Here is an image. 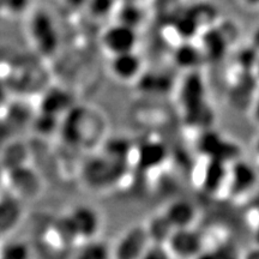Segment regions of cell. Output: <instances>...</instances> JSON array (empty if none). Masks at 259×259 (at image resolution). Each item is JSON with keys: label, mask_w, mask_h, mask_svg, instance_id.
Wrapping results in <instances>:
<instances>
[{"label": "cell", "mask_w": 259, "mask_h": 259, "mask_svg": "<svg viewBox=\"0 0 259 259\" xmlns=\"http://www.w3.org/2000/svg\"><path fill=\"white\" fill-rule=\"evenodd\" d=\"M180 106L186 121L204 127L211 122L213 113L206 101V88L198 71L189 72L180 87Z\"/></svg>", "instance_id": "obj_1"}, {"label": "cell", "mask_w": 259, "mask_h": 259, "mask_svg": "<svg viewBox=\"0 0 259 259\" xmlns=\"http://www.w3.org/2000/svg\"><path fill=\"white\" fill-rule=\"evenodd\" d=\"M64 216L77 242L80 244L99 238L103 221L101 212L94 205L84 203L76 204L64 213Z\"/></svg>", "instance_id": "obj_2"}, {"label": "cell", "mask_w": 259, "mask_h": 259, "mask_svg": "<svg viewBox=\"0 0 259 259\" xmlns=\"http://www.w3.org/2000/svg\"><path fill=\"white\" fill-rule=\"evenodd\" d=\"M125 171V162L113 160L105 154L93 157L87 162L83 178L89 187L105 190L115 185Z\"/></svg>", "instance_id": "obj_3"}, {"label": "cell", "mask_w": 259, "mask_h": 259, "mask_svg": "<svg viewBox=\"0 0 259 259\" xmlns=\"http://www.w3.org/2000/svg\"><path fill=\"white\" fill-rule=\"evenodd\" d=\"M29 34L35 47L45 56H52L59 47V32L54 19L47 11L34 12L29 23Z\"/></svg>", "instance_id": "obj_4"}, {"label": "cell", "mask_w": 259, "mask_h": 259, "mask_svg": "<svg viewBox=\"0 0 259 259\" xmlns=\"http://www.w3.org/2000/svg\"><path fill=\"white\" fill-rule=\"evenodd\" d=\"M150 245L144 225H134L125 229L112 245L113 259H141Z\"/></svg>", "instance_id": "obj_5"}, {"label": "cell", "mask_w": 259, "mask_h": 259, "mask_svg": "<svg viewBox=\"0 0 259 259\" xmlns=\"http://www.w3.org/2000/svg\"><path fill=\"white\" fill-rule=\"evenodd\" d=\"M164 246L176 259H194L205 250L203 234L194 226L174 229Z\"/></svg>", "instance_id": "obj_6"}, {"label": "cell", "mask_w": 259, "mask_h": 259, "mask_svg": "<svg viewBox=\"0 0 259 259\" xmlns=\"http://www.w3.org/2000/svg\"><path fill=\"white\" fill-rule=\"evenodd\" d=\"M139 31L120 23L109 24L101 35V45L109 56L137 51Z\"/></svg>", "instance_id": "obj_7"}, {"label": "cell", "mask_w": 259, "mask_h": 259, "mask_svg": "<svg viewBox=\"0 0 259 259\" xmlns=\"http://www.w3.org/2000/svg\"><path fill=\"white\" fill-rule=\"evenodd\" d=\"M109 72L121 83L137 82L144 73V59L137 51L112 56L109 59Z\"/></svg>", "instance_id": "obj_8"}, {"label": "cell", "mask_w": 259, "mask_h": 259, "mask_svg": "<svg viewBox=\"0 0 259 259\" xmlns=\"http://www.w3.org/2000/svg\"><path fill=\"white\" fill-rule=\"evenodd\" d=\"M198 149L200 153L208 157V160L221 161L227 164H231L236 161L235 145L212 130H208L200 136Z\"/></svg>", "instance_id": "obj_9"}, {"label": "cell", "mask_w": 259, "mask_h": 259, "mask_svg": "<svg viewBox=\"0 0 259 259\" xmlns=\"http://www.w3.org/2000/svg\"><path fill=\"white\" fill-rule=\"evenodd\" d=\"M134 156L137 166L143 170H153L161 167L168 157L164 143L157 141H147L135 148Z\"/></svg>", "instance_id": "obj_10"}, {"label": "cell", "mask_w": 259, "mask_h": 259, "mask_svg": "<svg viewBox=\"0 0 259 259\" xmlns=\"http://www.w3.org/2000/svg\"><path fill=\"white\" fill-rule=\"evenodd\" d=\"M255 180H257V173L246 162L236 160L229 164L227 186L231 193L241 196L253 187Z\"/></svg>", "instance_id": "obj_11"}, {"label": "cell", "mask_w": 259, "mask_h": 259, "mask_svg": "<svg viewBox=\"0 0 259 259\" xmlns=\"http://www.w3.org/2000/svg\"><path fill=\"white\" fill-rule=\"evenodd\" d=\"M173 229L193 227L198 216V210L192 202L186 199H177L168 204L162 211Z\"/></svg>", "instance_id": "obj_12"}, {"label": "cell", "mask_w": 259, "mask_h": 259, "mask_svg": "<svg viewBox=\"0 0 259 259\" xmlns=\"http://www.w3.org/2000/svg\"><path fill=\"white\" fill-rule=\"evenodd\" d=\"M200 48L205 59L221 60L228 50V41L223 31L218 25L213 24L200 34Z\"/></svg>", "instance_id": "obj_13"}, {"label": "cell", "mask_w": 259, "mask_h": 259, "mask_svg": "<svg viewBox=\"0 0 259 259\" xmlns=\"http://www.w3.org/2000/svg\"><path fill=\"white\" fill-rule=\"evenodd\" d=\"M173 63L181 70L196 72L197 69L205 60L200 46L194 45L192 41H181L179 46L173 52Z\"/></svg>", "instance_id": "obj_14"}, {"label": "cell", "mask_w": 259, "mask_h": 259, "mask_svg": "<svg viewBox=\"0 0 259 259\" xmlns=\"http://www.w3.org/2000/svg\"><path fill=\"white\" fill-rule=\"evenodd\" d=\"M10 183L19 194L24 197L35 196L38 192L40 180L34 170L25 167L24 163L9 169Z\"/></svg>", "instance_id": "obj_15"}, {"label": "cell", "mask_w": 259, "mask_h": 259, "mask_svg": "<svg viewBox=\"0 0 259 259\" xmlns=\"http://www.w3.org/2000/svg\"><path fill=\"white\" fill-rule=\"evenodd\" d=\"M113 16H114V22L116 23H120L139 31L147 22L148 12L144 8V4L119 2Z\"/></svg>", "instance_id": "obj_16"}, {"label": "cell", "mask_w": 259, "mask_h": 259, "mask_svg": "<svg viewBox=\"0 0 259 259\" xmlns=\"http://www.w3.org/2000/svg\"><path fill=\"white\" fill-rule=\"evenodd\" d=\"M22 204L15 196L6 194L0 198V233H8L21 221Z\"/></svg>", "instance_id": "obj_17"}, {"label": "cell", "mask_w": 259, "mask_h": 259, "mask_svg": "<svg viewBox=\"0 0 259 259\" xmlns=\"http://www.w3.org/2000/svg\"><path fill=\"white\" fill-rule=\"evenodd\" d=\"M228 168L229 164L225 162L208 160V164L204 169L202 178V185L204 189L209 191V193H213L223 185L227 186Z\"/></svg>", "instance_id": "obj_18"}, {"label": "cell", "mask_w": 259, "mask_h": 259, "mask_svg": "<svg viewBox=\"0 0 259 259\" xmlns=\"http://www.w3.org/2000/svg\"><path fill=\"white\" fill-rule=\"evenodd\" d=\"M71 259H113L112 245L100 238L80 242Z\"/></svg>", "instance_id": "obj_19"}, {"label": "cell", "mask_w": 259, "mask_h": 259, "mask_svg": "<svg viewBox=\"0 0 259 259\" xmlns=\"http://www.w3.org/2000/svg\"><path fill=\"white\" fill-rule=\"evenodd\" d=\"M72 107L69 94L64 90L56 89L50 90L44 96L41 102V112L58 118V115H60L61 113H67Z\"/></svg>", "instance_id": "obj_20"}, {"label": "cell", "mask_w": 259, "mask_h": 259, "mask_svg": "<svg viewBox=\"0 0 259 259\" xmlns=\"http://www.w3.org/2000/svg\"><path fill=\"white\" fill-rule=\"evenodd\" d=\"M145 229L150 239V242L154 245H166L168 239L173 233V227L167 221L163 213H156L155 216H151L147 223H144Z\"/></svg>", "instance_id": "obj_21"}, {"label": "cell", "mask_w": 259, "mask_h": 259, "mask_svg": "<svg viewBox=\"0 0 259 259\" xmlns=\"http://www.w3.org/2000/svg\"><path fill=\"white\" fill-rule=\"evenodd\" d=\"M120 0H87L85 8L89 14L97 19H102L114 14Z\"/></svg>", "instance_id": "obj_22"}, {"label": "cell", "mask_w": 259, "mask_h": 259, "mask_svg": "<svg viewBox=\"0 0 259 259\" xmlns=\"http://www.w3.org/2000/svg\"><path fill=\"white\" fill-rule=\"evenodd\" d=\"M0 259H31V251L24 241H11L2 248Z\"/></svg>", "instance_id": "obj_23"}, {"label": "cell", "mask_w": 259, "mask_h": 259, "mask_svg": "<svg viewBox=\"0 0 259 259\" xmlns=\"http://www.w3.org/2000/svg\"><path fill=\"white\" fill-rule=\"evenodd\" d=\"M31 0H0V11L12 16L24 15L30 8Z\"/></svg>", "instance_id": "obj_24"}, {"label": "cell", "mask_w": 259, "mask_h": 259, "mask_svg": "<svg viewBox=\"0 0 259 259\" xmlns=\"http://www.w3.org/2000/svg\"><path fill=\"white\" fill-rule=\"evenodd\" d=\"M141 259H176L164 245L151 244Z\"/></svg>", "instance_id": "obj_25"}, {"label": "cell", "mask_w": 259, "mask_h": 259, "mask_svg": "<svg viewBox=\"0 0 259 259\" xmlns=\"http://www.w3.org/2000/svg\"><path fill=\"white\" fill-rule=\"evenodd\" d=\"M240 259H259V245L248 248V250L241 255Z\"/></svg>", "instance_id": "obj_26"}, {"label": "cell", "mask_w": 259, "mask_h": 259, "mask_svg": "<svg viewBox=\"0 0 259 259\" xmlns=\"http://www.w3.org/2000/svg\"><path fill=\"white\" fill-rule=\"evenodd\" d=\"M120 2H128V3H137V4H145L148 0H120Z\"/></svg>", "instance_id": "obj_27"}, {"label": "cell", "mask_w": 259, "mask_h": 259, "mask_svg": "<svg viewBox=\"0 0 259 259\" xmlns=\"http://www.w3.org/2000/svg\"><path fill=\"white\" fill-rule=\"evenodd\" d=\"M254 116H255V119L259 121V102L254 107Z\"/></svg>", "instance_id": "obj_28"}, {"label": "cell", "mask_w": 259, "mask_h": 259, "mask_svg": "<svg viewBox=\"0 0 259 259\" xmlns=\"http://www.w3.org/2000/svg\"><path fill=\"white\" fill-rule=\"evenodd\" d=\"M247 5H257L259 4V0H244Z\"/></svg>", "instance_id": "obj_29"}, {"label": "cell", "mask_w": 259, "mask_h": 259, "mask_svg": "<svg viewBox=\"0 0 259 259\" xmlns=\"http://www.w3.org/2000/svg\"><path fill=\"white\" fill-rule=\"evenodd\" d=\"M255 70H257V74H258V78H259V59L255 63Z\"/></svg>", "instance_id": "obj_30"}, {"label": "cell", "mask_w": 259, "mask_h": 259, "mask_svg": "<svg viewBox=\"0 0 259 259\" xmlns=\"http://www.w3.org/2000/svg\"><path fill=\"white\" fill-rule=\"evenodd\" d=\"M257 151H258V155H259V141H258V143H257Z\"/></svg>", "instance_id": "obj_31"}, {"label": "cell", "mask_w": 259, "mask_h": 259, "mask_svg": "<svg viewBox=\"0 0 259 259\" xmlns=\"http://www.w3.org/2000/svg\"><path fill=\"white\" fill-rule=\"evenodd\" d=\"M258 235H259V229H258ZM258 245H259V242H258Z\"/></svg>", "instance_id": "obj_32"}]
</instances>
